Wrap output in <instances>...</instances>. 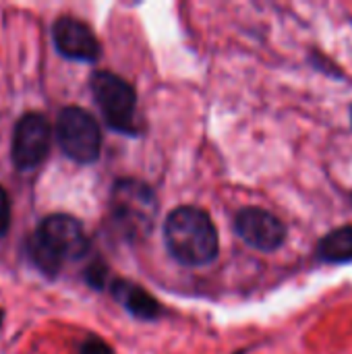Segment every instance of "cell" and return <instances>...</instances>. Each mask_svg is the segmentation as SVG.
<instances>
[{
	"instance_id": "cell-14",
	"label": "cell",
	"mask_w": 352,
	"mask_h": 354,
	"mask_svg": "<svg viewBox=\"0 0 352 354\" xmlns=\"http://www.w3.org/2000/svg\"><path fill=\"white\" fill-rule=\"evenodd\" d=\"M2 315H4V313H2V311H0V324H2Z\"/></svg>"
},
{
	"instance_id": "cell-4",
	"label": "cell",
	"mask_w": 352,
	"mask_h": 354,
	"mask_svg": "<svg viewBox=\"0 0 352 354\" xmlns=\"http://www.w3.org/2000/svg\"><path fill=\"white\" fill-rule=\"evenodd\" d=\"M56 139L66 158L77 164H91L100 158L102 131L98 120L79 106H66L56 118Z\"/></svg>"
},
{
	"instance_id": "cell-15",
	"label": "cell",
	"mask_w": 352,
	"mask_h": 354,
	"mask_svg": "<svg viewBox=\"0 0 352 354\" xmlns=\"http://www.w3.org/2000/svg\"><path fill=\"white\" fill-rule=\"evenodd\" d=\"M241 354H243V353H241Z\"/></svg>"
},
{
	"instance_id": "cell-9",
	"label": "cell",
	"mask_w": 352,
	"mask_h": 354,
	"mask_svg": "<svg viewBox=\"0 0 352 354\" xmlns=\"http://www.w3.org/2000/svg\"><path fill=\"white\" fill-rule=\"evenodd\" d=\"M112 297L116 303H120L135 319L154 322L160 317L162 307L160 303L141 286L129 282V280H116L112 282Z\"/></svg>"
},
{
	"instance_id": "cell-1",
	"label": "cell",
	"mask_w": 352,
	"mask_h": 354,
	"mask_svg": "<svg viewBox=\"0 0 352 354\" xmlns=\"http://www.w3.org/2000/svg\"><path fill=\"white\" fill-rule=\"evenodd\" d=\"M25 249L31 263L46 278H56L64 261H79L87 255L89 239L77 218L54 214L39 222Z\"/></svg>"
},
{
	"instance_id": "cell-5",
	"label": "cell",
	"mask_w": 352,
	"mask_h": 354,
	"mask_svg": "<svg viewBox=\"0 0 352 354\" xmlns=\"http://www.w3.org/2000/svg\"><path fill=\"white\" fill-rule=\"evenodd\" d=\"M91 91L110 129L124 135H137V95L135 89L122 77L108 71H98L91 77Z\"/></svg>"
},
{
	"instance_id": "cell-13",
	"label": "cell",
	"mask_w": 352,
	"mask_h": 354,
	"mask_svg": "<svg viewBox=\"0 0 352 354\" xmlns=\"http://www.w3.org/2000/svg\"><path fill=\"white\" fill-rule=\"evenodd\" d=\"M79 353L81 354H112V348L104 342V340H100L98 336H89L83 344H81V348H79Z\"/></svg>"
},
{
	"instance_id": "cell-8",
	"label": "cell",
	"mask_w": 352,
	"mask_h": 354,
	"mask_svg": "<svg viewBox=\"0 0 352 354\" xmlns=\"http://www.w3.org/2000/svg\"><path fill=\"white\" fill-rule=\"evenodd\" d=\"M52 41L60 56L77 62H95L102 52L91 27L75 17H58L54 21Z\"/></svg>"
},
{
	"instance_id": "cell-10",
	"label": "cell",
	"mask_w": 352,
	"mask_h": 354,
	"mask_svg": "<svg viewBox=\"0 0 352 354\" xmlns=\"http://www.w3.org/2000/svg\"><path fill=\"white\" fill-rule=\"evenodd\" d=\"M317 259L324 263H351L352 261V224L326 234L317 243Z\"/></svg>"
},
{
	"instance_id": "cell-12",
	"label": "cell",
	"mask_w": 352,
	"mask_h": 354,
	"mask_svg": "<svg viewBox=\"0 0 352 354\" xmlns=\"http://www.w3.org/2000/svg\"><path fill=\"white\" fill-rule=\"evenodd\" d=\"M10 228V199L8 193L0 187V239L8 232Z\"/></svg>"
},
{
	"instance_id": "cell-7",
	"label": "cell",
	"mask_w": 352,
	"mask_h": 354,
	"mask_svg": "<svg viewBox=\"0 0 352 354\" xmlns=\"http://www.w3.org/2000/svg\"><path fill=\"white\" fill-rule=\"evenodd\" d=\"M234 232L251 249L261 253L278 251L286 241V226L272 212L261 207H245L234 218Z\"/></svg>"
},
{
	"instance_id": "cell-3",
	"label": "cell",
	"mask_w": 352,
	"mask_h": 354,
	"mask_svg": "<svg viewBox=\"0 0 352 354\" xmlns=\"http://www.w3.org/2000/svg\"><path fill=\"white\" fill-rule=\"evenodd\" d=\"M110 212L120 232L137 241L145 236L158 216V199L151 187L135 178L116 180L110 195Z\"/></svg>"
},
{
	"instance_id": "cell-6",
	"label": "cell",
	"mask_w": 352,
	"mask_h": 354,
	"mask_svg": "<svg viewBox=\"0 0 352 354\" xmlns=\"http://www.w3.org/2000/svg\"><path fill=\"white\" fill-rule=\"evenodd\" d=\"M50 122L46 116L37 112L25 114L17 124L12 133V145H10V158L12 164L19 170H35L50 151Z\"/></svg>"
},
{
	"instance_id": "cell-2",
	"label": "cell",
	"mask_w": 352,
	"mask_h": 354,
	"mask_svg": "<svg viewBox=\"0 0 352 354\" xmlns=\"http://www.w3.org/2000/svg\"><path fill=\"white\" fill-rule=\"evenodd\" d=\"M164 243L168 253L183 266L199 268L218 257L220 239L207 212L180 205L164 222Z\"/></svg>"
},
{
	"instance_id": "cell-11",
	"label": "cell",
	"mask_w": 352,
	"mask_h": 354,
	"mask_svg": "<svg viewBox=\"0 0 352 354\" xmlns=\"http://www.w3.org/2000/svg\"><path fill=\"white\" fill-rule=\"evenodd\" d=\"M106 276H108L106 263H104V261H95V263H91V266L87 268V272H85V282H87L89 286L102 290V288H104V282H106Z\"/></svg>"
}]
</instances>
